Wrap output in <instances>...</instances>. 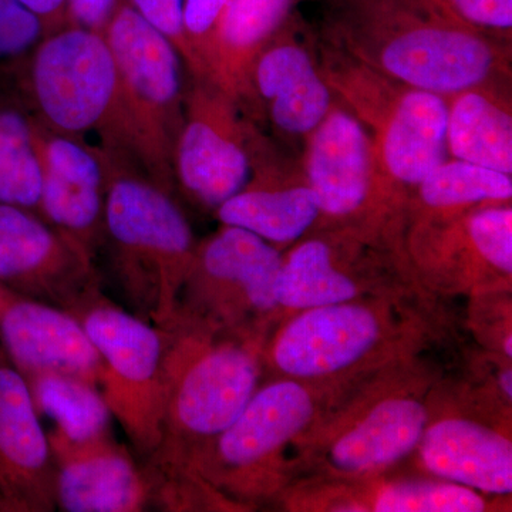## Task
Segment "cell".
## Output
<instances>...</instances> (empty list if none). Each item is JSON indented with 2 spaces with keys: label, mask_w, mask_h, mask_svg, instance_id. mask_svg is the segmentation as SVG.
Segmentation results:
<instances>
[{
  "label": "cell",
  "mask_w": 512,
  "mask_h": 512,
  "mask_svg": "<svg viewBox=\"0 0 512 512\" xmlns=\"http://www.w3.org/2000/svg\"><path fill=\"white\" fill-rule=\"evenodd\" d=\"M318 37L396 82L443 97L511 84V45L420 0H323Z\"/></svg>",
  "instance_id": "cell-1"
},
{
  "label": "cell",
  "mask_w": 512,
  "mask_h": 512,
  "mask_svg": "<svg viewBox=\"0 0 512 512\" xmlns=\"http://www.w3.org/2000/svg\"><path fill=\"white\" fill-rule=\"evenodd\" d=\"M197 245L173 192L154 183L128 158L109 154L100 249L106 251L121 306L165 328Z\"/></svg>",
  "instance_id": "cell-2"
},
{
  "label": "cell",
  "mask_w": 512,
  "mask_h": 512,
  "mask_svg": "<svg viewBox=\"0 0 512 512\" xmlns=\"http://www.w3.org/2000/svg\"><path fill=\"white\" fill-rule=\"evenodd\" d=\"M312 43L336 99L375 143L379 220L402 224L417 185L448 157L447 99L396 82L319 37Z\"/></svg>",
  "instance_id": "cell-3"
},
{
  "label": "cell",
  "mask_w": 512,
  "mask_h": 512,
  "mask_svg": "<svg viewBox=\"0 0 512 512\" xmlns=\"http://www.w3.org/2000/svg\"><path fill=\"white\" fill-rule=\"evenodd\" d=\"M163 407L157 448L194 460L258 390L262 333L170 323L163 328Z\"/></svg>",
  "instance_id": "cell-4"
},
{
  "label": "cell",
  "mask_w": 512,
  "mask_h": 512,
  "mask_svg": "<svg viewBox=\"0 0 512 512\" xmlns=\"http://www.w3.org/2000/svg\"><path fill=\"white\" fill-rule=\"evenodd\" d=\"M28 92L43 126L136 164L104 35L69 25L43 37L29 56Z\"/></svg>",
  "instance_id": "cell-5"
},
{
  "label": "cell",
  "mask_w": 512,
  "mask_h": 512,
  "mask_svg": "<svg viewBox=\"0 0 512 512\" xmlns=\"http://www.w3.org/2000/svg\"><path fill=\"white\" fill-rule=\"evenodd\" d=\"M103 35L119 73L134 161L154 183L174 194V148L187 92L183 59L126 0H121Z\"/></svg>",
  "instance_id": "cell-6"
},
{
  "label": "cell",
  "mask_w": 512,
  "mask_h": 512,
  "mask_svg": "<svg viewBox=\"0 0 512 512\" xmlns=\"http://www.w3.org/2000/svg\"><path fill=\"white\" fill-rule=\"evenodd\" d=\"M282 258L278 247L258 235L222 225L198 242L170 323L262 333L266 320L279 311Z\"/></svg>",
  "instance_id": "cell-7"
},
{
  "label": "cell",
  "mask_w": 512,
  "mask_h": 512,
  "mask_svg": "<svg viewBox=\"0 0 512 512\" xmlns=\"http://www.w3.org/2000/svg\"><path fill=\"white\" fill-rule=\"evenodd\" d=\"M97 349L100 390L113 419L138 458L161 441L163 329L151 325L101 291L74 309Z\"/></svg>",
  "instance_id": "cell-8"
},
{
  "label": "cell",
  "mask_w": 512,
  "mask_h": 512,
  "mask_svg": "<svg viewBox=\"0 0 512 512\" xmlns=\"http://www.w3.org/2000/svg\"><path fill=\"white\" fill-rule=\"evenodd\" d=\"M316 409L318 403L308 383L286 377L266 384L192 464L242 507L244 501L269 490L276 457L311 426Z\"/></svg>",
  "instance_id": "cell-9"
},
{
  "label": "cell",
  "mask_w": 512,
  "mask_h": 512,
  "mask_svg": "<svg viewBox=\"0 0 512 512\" xmlns=\"http://www.w3.org/2000/svg\"><path fill=\"white\" fill-rule=\"evenodd\" d=\"M258 128L215 84L191 79L174 148L175 188L194 204L217 210L248 183Z\"/></svg>",
  "instance_id": "cell-10"
},
{
  "label": "cell",
  "mask_w": 512,
  "mask_h": 512,
  "mask_svg": "<svg viewBox=\"0 0 512 512\" xmlns=\"http://www.w3.org/2000/svg\"><path fill=\"white\" fill-rule=\"evenodd\" d=\"M0 285L72 312L103 291L96 258L36 212L0 204Z\"/></svg>",
  "instance_id": "cell-11"
},
{
  "label": "cell",
  "mask_w": 512,
  "mask_h": 512,
  "mask_svg": "<svg viewBox=\"0 0 512 512\" xmlns=\"http://www.w3.org/2000/svg\"><path fill=\"white\" fill-rule=\"evenodd\" d=\"M302 174L326 227L384 228L370 131L338 99L303 143Z\"/></svg>",
  "instance_id": "cell-12"
},
{
  "label": "cell",
  "mask_w": 512,
  "mask_h": 512,
  "mask_svg": "<svg viewBox=\"0 0 512 512\" xmlns=\"http://www.w3.org/2000/svg\"><path fill=\"white\" fill-rule=\"evenodd\" d=\"M387 323L382 309L366 302L305 309L279 329L264 357L289 379L320 382L370 359L389 335Z\"/></svg>",
  "instance_id": "cell-13"
},
{
  "label": "cell",
  "mask_w": 512,
  "mask_h": 512,
  "mask_svg": "<svg viewBox=\"0 0 512 512\" xmlns=\"http://www.w3.org/2000/svg\"><path fill=\"white\" fill-rule=\"evenodd\" d=\"M30 117L42 173L37 214L97 258L103 242L109 153Z\"/></svg>",
  "instance_id": "cell-14"
},
{
  "label": "cell",
  "mask_w": 512,
  "mask_h": 512,
  "mask_svg": "<svg viewBox=\"0 0 512 512\" xmlns=\"http://www.w3.org/2000/svg\"><path fill=\"white\" fill-rule=\"evenodd\" d=\"M397 234L373 227H326L282 258L276 282L279 309L305 311L355 302L367 292L366 269Z\"/></svg>",
  "instance_id": "cell-15"
},
{
  "label": "cell",
  "mask_w": 512,
  "mask_h": 512,
  "mask_svg": "<svg viewBox=\"0 0 512 512\" xmlns=\"http://www.w3.org/2000/svg\"><path fill=\"white\" fill-rule=\"evenodd\" d=\"M335 103L312 40L289 19L252 64L245 116L255 123L266 121L281 137L305 143Z\"/></svg>",
  "instance_id": "cell-16"
},
{
  "label": "cell",
  "mask_w": 512,
  "mask_h": 512,
  "mask_svg": "<svg viewBox=\"0 0 512 512\" xmlns=\"http://www.w3.org/2000/svg\"><path fill=\"white\" fill-rule=\"evenodd\" d=\"M55 461L25 377L0 349V512H53Z\"/></svg>",
  "instance_id": "cell-17"
},
{
  "label": "cell",
  "mask_w": 512,
  "mask_h": 512,
  "mask_svg": "<svg viewBox=\"0 0 512 512\" xmlns=\"http://www.w3.org/2000/svg\"><path fill=\"white\" fill-rule=\"evenodd\" d=\"M0 349L25 377H77L100 389L99 352L72 313L8 292L0 306Z\"/></svg>",
  "instance_id": "cell-18"
},
{
  "label": "cell",
  "mask_w": 512,
  "mask_h": 512,
  "mask_svg": "<svg viewBox=\"0 0 512 512\" xmlns=\"http://www.w3.org/2000/svg\"><path fill=\"white\" fill-rule=\"evenodd\" d=\"M55 461L56 510L141 512L150 495L140 460L114 439L72 441L47 431Z\"/></svg>",
  "instance_id": "cell-19"
},
{
  "label": "cell",
  "mask_w": 512,
  "mask_h": 512,
  "mask_svg": "<svg viewBox=\"0 0 512 512\" xmlns=\"http://www.w3.org/2000/svg\"><path fill=\"white\" fill-rule=\"evenodd\" d=\"M214 212L221 225L247 229L278 248L295 244L320 222L302 170L296 171L262 131L252 148L248 183Z\"/></svg>",
  "instance_id": "cell-20"
},
{
  "label": "cell",
  "mask_w": 512,
  "mask_h": 512,
  "mask_svg": "<svg viewBox=\"0 0 512 512\" xmlns=\"http://www.w3.org/2000/svg\"><path fill=\"white\" fill-rule=\"evenodd\" d=\"M413 258L439 271L512 275V208L487 205L451 217L413 220L409 242Z\"/></svg>",
  "instance_id": "cell-21"
},
{
  "label": "cell",
  "mask_w": 512,
  "mask_h": 512,
  "mask_svg": "<svg viewBox=\"0 0 512 512\" xmlns=\"http://www.w3.org/2000/svg\"><path fill=\"white\" fill-rule=\"evenodd\" d=\"M429 410L414 396H390L338 431L325 448V464L342 477H369L419 447Z\"/></svg>",
  "instance_id": "cell-22"
},
{
  "label": "cell",
  "mask_w": 512,
  "mask_h": 512,
  "mask_svg": "<svg viewBox=\"0 0 512 512\" xmlns=\"http://www.w3.org/2000/svg\"><path fill=\"white\" fill-rule=\"evenodd\" d=\"M420 460L430 474L478 493H512V444L490 427L463 417L429 424L419 443Z\"/></svg>",
  "instance_id": "cell-23"
},
{
  "label": "cell",
  "mask_w": 512,
  "mask_h": 512,
  "mask_svg": "<svg viewBox=\"0 0 512 512\" xmlns=\"http://www.w3.org/2000/svg\"><path fill=\"white\" fill-rule=\"evenodd\" d=\"M448 157L512 175L511 84L446 97Z\"/></svg>",
  "instance_id": "cell-24"
},
{
  "label": "cell",
  "mask_w": 512,
  "mask_h": 512,
  "mask_svg": "<svg viewBox=\"0 0 512 512\" xmlns=\"http://www.w3.org/2000/svg\"><path fill=\"white\" fill-rule=\"evenodd\" d=\"M296 0H231L222 19L212 84L227 93L245 114L249 73L256 56L289 19Z\"/></svg>",
  "instance_id": "cell-25"
},
{
  "label": "cell",
  "mask_w": 512,
  "mask_h": 512,
  "mask_svg": "<svg viewBox=\"0 0 512 512\" xmlns=\"http://www.w3.org/2000/svg\"><path fill=\"white\" fill-rule=\"evenodd\" d=\"M511 200L512 175L447 157L417 185L406 218L451 217Z\"/></svg>",
  "instance_id": "cell-26"
},
{
  "label": "cell",
  "mask_w": 512,
  "mask_h": 512,
  "mask_svg": "<svg viewBox=\"0 0 512 512\" xmlns=\"http://www.w3.org/2000/svg\"><path fill=\"white\" fill-rule=\"evenodd\" d=\"M25 380L39 416H47L55 423L50 433L72 441L113 434V414L99 387L63 375H39Z\"/></svg>",
  "instance_id": "cell-27"
},
{
  "label": "cell",
  "mask_w": 512,
  "mask_h": 512,
  "mask_svg": "<svg viewBox=\"0 0 512 512\" xmlns=\"http://www.w3.org/2000/svg\"><path fill=\"white\" fill-rule=\"evenodd\" d=\"M42 173L32 137V117L0 101V204L39 210Z\"/></svg>",
  "instance_id": "cell-28"
},
{
  "label": "cell",
  "mask_w": 512,
  "mask_h": 512,
  "mask_svg": "<svg viewBox=\"0 0 512 512\" xmlns=\"http://www.w3.org/2000/svg\"><path fill=\"white\" fill-rule=\"evenodd\" d=\"M150 495V508L160 511L232 510L239 507L207 480L191 461L160 448L138 458Z\"/></svg>",
  "instance_id": "cell-29"
},
{
  "label": "cell",
  "mask_w": 512,
  "mask_h": 512,
  "mask_svg": "<svg viewBox=\"0 0 512 512\" xmlns=\"http://www.w3.org/2000/svg\"><path fill=\"white\" fill-rule=\"evenodd\" d=\"M480 493L454 483L403 481L380 488L370 510L377 512H480Z\"/></svg>",
  "instance_id": "cell-30"
},
{
  "label": "cell",
  "mask_w": 512,
  "mask_h": 512,
  "mask_svg": "<svg viewBox=\"0 0 512 512\" xmlns=\"http://www.w3.org/2000/svg\"><path fill=\"white\" fill-rule=\"evenodd\" d=\"M231 0H184L183 32L191 79L210 80L222 19Z\"/></svg>",
  "instance_id": "cell-31"
},
{
  "label": "cell",
  "mask_w": 512,
  "mask_h": 512,
  "mask_svg": "<svg viewBox=\"0 0 512 512\" xmlns=\"http://www.w3.org/2000/svg\"><path fill=\"white\" fill-rule=\"evenodd\" d=\"M437 15L511 45L512 0H420Z\"/></svg>",
  "instance_id": "cell-32"
},
{
  "label": "cell",
  "mask_w": 512,
  "mask_h": 512,
  "mask_svg": "<svg viewBox=\"0 0 512 512\" xmlns=\"http://www.w3.org/2000/svg\"><path fill=\"white\" fill-rule=\"evenodd\" d=\"M45 36L43 23L20 0H0V60L30 56Z\"/></svg>",
  "instance_id": "cell-33"
},
{
  "label": "cell",
  "mask_w": 512,
  "mask_h": 512,
  "mask_svg": "<svg viewBox=\"0 0 512 512\" xmlns=\"http://www.w3.org/2000/svg\"><path fill=\"white\" fill-rule=\"evenodd\" d=\"M126 2L141 18L147 20L153 28L173 43L188 73L191 57L183 32L184 0H126Z\"/></svg>",
  "instance_id": "cell-34"
},
{
  "label": "cell",
  "mask_w": 512,
  "mask_h": 512,
  "mask_svg": "<svg viewBox=\"0 0 512 512\" xmlns=\"http://www.w3.org/2000/svg\"><path fill=\"white\" fill-rule=\"evenodd\" d=\"M121 0H69L72 25L103 35Z\"/></svg>",
  "instance_id": "cell-35"
},
{
  "label": "cell",
  "mask_w": 512,
  "mask_h": 512,
  "mask_svg": "<svg viewBox=\"0 0 512 512\" xmlns=\"http://www.w3.org/2000/svg\"><path fill=\"white\" fill-rule=\"evenodd\" d=\"M45 26L46 36L72 25L69 0H20Z\"/></svg>",
  "instance_id": "cell-36"
},
{
  "label": "cell",
  "mask_w": 512,
  "mask_h": 512,
  "mask_svg": "<svg viewBox=\"0 0 512 512\" xmlns=\"http://www.w3.org/2000/svg\"><path fill=\"white\" fill-rule=\"evenodd\" d=\"M498 382H500V389L503 390L505 399L508 400V403H511L512 399V372L510 367L505 369L503 373H501L500 377H498Z\"/></svg>",
  "instance_id": "cell-37"
},
{
  "label": "cell",
  "mask_w": 512,
  "mask_h": 512,
  "mask_svg": "<svg viewBox=\"0 0 512 512\" xmlns=\"http://www.w3.org/2000/svg\"><path fill=\"white\" fill-rule=\"evenodd\" d=\"M8 289L3 288L2 285H0V306H2L3 301H5L6 295H8Z\"/></svg>",
  "instance_id": "cell-38"
}]
</instances>
